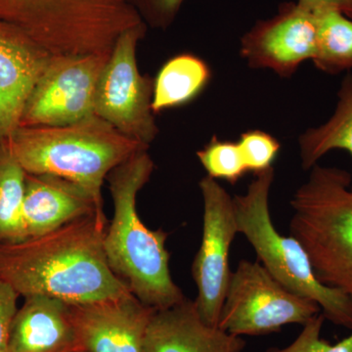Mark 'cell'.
<instances>
[{"mask_svg": "<svg viewBox=\"0 0 352 352\" xmlns=\"http://www.w3.org/2000/svg\"><path fill=\"white\" fill-rule=\"evenodd\" d=\"M296 3L310 12L336 10L352 19V0H298Z\"/></svg>", "mask_w": 352, "mask_h": 352, "instance_id": "484cf974", "label": "cell"}, {"mask_svg": "<svg viewBox=\"0 0 352 352\" xmlns=\"http://www.w3.org/2000/svg\"><path fill=\"white\" fill-rule=\"evenodd\" d=\"M298 146L303 170L314 168L333 150H344L352 157V74L340 85L337 106L330 119L303 132L298 138Z\"/></svg>", "mask_w": 352, "mask_h": 352, "instance_id": "ac0fdd59", "label": "cell"}, {"mask_svg": "<svg viewBox=\"0 0 352 352\" xmlns=\"http://www.w3.org/2000/svg\"><path fill=\"white\" fill-rule=\"evenodd\" d=\"M274 176V168L258 173L244 195L233 197L238 232L254 248L258 263L285 288L314 300L325 319L335 325L352 330L351 298L340 289L322 284L300 243L275 228L270 210Z\"/></svg>", "mask_w": 352, "mask_h": 352, "instance_id": "8992f818", "label": "cell"}, {"mask_svg": "<svg viewBox=\"0 0 352 352\" xmlns=\"http://www.w3.org/2000/svg\"><path fill=\"white\" fill-rule=\"evenodd\" d=\"M185 0H129L141 17L157 27L166 28L175 20Z\"/></svg>", "mask_w": 352, "mask_h": 352, "instance_id": "cb8c5ba5", "label": "cell"}, {"mask_svg": "<svg viewBox=\"0 0 352 352\" xmlns=\"http://www.w3.org/2000/svg\"><path fill=\"white\" fill-rule=\"evenodd\" d=\"M238 144L242 152L248 171L254 175L273 168L281 149V144L274 136L261 129L243 132Z\"/></svg>", "mask_w": 352, "mask_h": 352, "instance_id": "7402d4cb", "label": "cell"}, {"mask_svg": "<svg viewBox=\"0 0 352 352\" xmlns=\"http://www.w3.org/2000/svg\"><path fill=\"white\" fill-rule=\"evenodd\" d=\"M69 307L78 351L144 352L146 332L156 310L132 294Z\"/></svg>", "mask_w": 352, "mask_h": 352, "instance_id": "7c38bea8", "label": "cell"}, {"mask_svg": "<svg viewBox=\"0 0 352 352\" xmlns=\"http://www.w3.org/2000/svg\"><path fill=\"white\" fill-rule=\"evenodd\" d=\"M245 340L205 323L195 300L156 310L146 332L144 352H242Z\"/></svg>", "mask_w": 352, "mask_h": 352, "instance_id": "9a60e30c", "label": "cell"}, {"mask_svg": "<svg viewBox=\"0 0 352 352\" xmlns=\"http://www.w3.org/2000/svg\"><path fill=\"white\" fill-rule=\"evenodd\" d=\"M105 215L75 220L52 232L0 245V278L23 298L46 296L71 305L131 294L109 266Z\"/></svg>", "mask_w": 352, "mask_h": 352, "instance_id": "6da1fadb", "label": "cell"}, {"mask_svg": "<svg viewBox=\"0 0 352 352\" xmlns=\"http://www.w3.org/2000/svg\"><path fill=\"white\" fill-rule=\"evenodd\" d=\"M105 215L88 192L58 176L25 175L23 223L25 239L41 237L75 220Z\"/></svg>", "mask_w": 352, "mask_h": 352, "instance_id": "5bb4252c", "label": "cell"}, {"mask_svg": "<svg viewBox=\"0 0 352 352\" xmlns=\"http://www.w3.org/2000/svg\"><path fill=\"white\" fill-rule=\"evenodd\" d=\"M73 352H80V351H73Z\"/></svg>", "mask_w": 352, "mask_h": 352, "instance_id": "83f0119b", "label": "cell"}, {"mask_svg": "<svg viewBox=\"0 0 352 352\" xmlns=\"http://www.w3.org/2000/svg\"><path fill=\"white\" fill-rule=\"evenodd\" d=\"M212 78L208 65L190 53L176 55L163 65L154 80L153 113L182 107L205 90Z\"/></svg>", "mask_w": 352, "mask_h": 352, "instance_id": "e0dca14e", "label": "cell"}, {"mask_svg": "<svg viewBox=\"0 0 352 352\" xmlns=\"http://www.w3.org/2000/svg\"><path fill=\"white\" fill-rule=\"evenodd\" d=\"M204 203L203 234L200 249L192 265V275L198 289L195 300L201 318L219 327L220 312L231 273L229 252L238 232L233 197L217 180L210 176L200 183Z\"/></svg>", "mask_w": 352, "mask_h": 352, "instance_id": "9c48e42d", "label": "cell"}, {"mask_svg": "<svg viewBox=\"0 0 352 352\" xmlns=\"http://www.w3.org/2000/svg\"><path fill=\"white\" fill-rule=\"evenodd\" d=\"M154 166L147 150H141L109 173L113 217L106 228L104 250L111 270L132 295L153 309L163 310L185 296L171 278L168 234L148 228L136 210V197Z\"/></svg>", "mask_w": 352, "mask_h": 352, "instance_id": "7a4b0ae2", "label": "cell"}, {"mask_svg": "<svg viewBox=\"0 0 352 352\" xmlns=\"http://www.w3.org/2000/svg\"><path fill=\"white\" fill-rule=\"evenodd\" d=\"M145 23L122 32L102 71L94 97V113L127 138L149 147L157 126L152 111L154 80L141 75L136 61Z\"/></svg>", "mask_w": 352, "mask_h": 352, "instance_id": "ba28073f", "label": "cell"}, {"mask_svg": "<svg viewBox=\"0 0 352 352\" xmlns=\"http://www.w3.org/2000/svg\"><path fill=\"white\" fill-rule=\"evenodd\" d=\"M111 53L53 56L25 105L20 126H64L95 115L97 83Z\"/></svg>", "mask_w": 352, "mask_h": 352, "instance_id": "30bf717a", "label": "cell"}, {"mask_svg": "<svg viewBox=\"0 0 352 352\" xmlns=\"http://www.w3.org/2000/svg\"><path fill=\"white\" fill-rule=\"evenodd\" d=\"M52 57L24 32L0 21V140L20 126L27 102Z\"/></svg>", "mask_w": 352, "mask_h": 352, "instance_id": "4fadbf2b", "label": "cell"}, {"mask_svg": "<svg viewBox=\"0 0 352 352\" xmlns=\"http://www.w3.org/2000/svg\"><path fill=\"white\" fill-rule=\"evenodd\" d=\"M0 352H9V351H7V347H6V349H1V351H0Z\"/></svg>", "mask_w": 352, "mask_h": 352, "instance_id": "4316f807", "label": "cell"}, {"mask_svg": "<svg viewBox=\"0 0 352 352\" xmlns=\"http://www.w3.org/2000/svg\"><path fill=\"white\" fill-rule=\"evenodd\" d=\"M20 295L10 284L0 278V351L6 349L14 317L17 314Z\"/></svg>", "mask_w": 352, "mask_h": 352, "instance_id": "d4e9b609", "label": "cell"}, {"mask_svg": "<svg viewBox=\"0 0 352 352\" xmlns=\"http://www.w3.org/2000/svg\"><path fill=\"white\" fill-rule=\"evenodd\" d=\"M24 298V305L14 317L7 351H78L75 324L68 303L46 296H30Z\"/></svg>", "mask_w": 352, "mask_h": 352, "instance_id": "2e32d148", "label": "cell"}, {"mask_svg": "<svg viewBox=\"0 0 352 352\" xmlns=\"http://www.w3.org/2000/svg\"><path fill=\"white\" fill-rule=\"evenodd\" d=\"M310 298L289 291L258 261L242 259L231 273L219 327L232 335L263 336L320 314Z\"/></svg>", "mask_w": 352, "mask_h": 352, "instance_id": "52a82bcc", "label": "cell"}, {"mask_svg": "<svg viewBox=\"0 0 352 352\" xmlns=\"http://www.w3.org/2000/svg\"><path fill=\"white\" fill-rule=\"evenodd\" d=\"M25 171L0 140V245L25 241L23 223Z\"/></svg>", "mask_w": 352, "mask_h": 352, "instance_id": "d6986e66", "label": "cell"}, {"mask_svg": "<svg viewBox=\"0 0 352 352\" xmlns=\"http://www.w3.org/2000/svg\"><path fill=\"white\" fill-rule=\"evenodd\" d=\"M0 21L52 56L111 53L122 32L144 23L129 0H0Z\"/></svg>", "mask_w": 352, "mask_h": 352, "instance_id": "5b68a950", "label": "cell"}, {"mask_svg": "<svg viewBox=\"0 0 352 352\" xmlns=\"http://www.w3.org/2000/svg\"><path fill=\"white\" fill-rule=\"evenodd\" d=\"M291 200L289 232L307 252L317 279L352 300L351 175L315 164Z\"/></svg>", "mask_w": 352, "mask_h": 352, "instance_id": "277c9868", "label": "cell"}, {"mask_svg": "<svg viewBox=\"0 0 352 352\" xmlns=\"http://www.w3.org/2000/svg\"><path fill=\"white\" fill-rule=\"evenodd\" d=\"M318 41L314 66L319 71L338 75L352 69V19L336 10L315 12Z\"/></svg>", "mask_w": 352, "mask_h": 352, "instance_id": "ffe728a7", "label": "cell"}, {"mask_svg": "<svg viewBox=\"0 0 352 352\" xmlns=\"http://www.w3.org/2000/svg\"><path fill=\"white\" fill-rule=\"evenodd\" d=\"M6 142L25 173L76 183L102 208V187L109 173L148 150L96 115L69 126H19Z\"/></svg>", "mask_w": 352, "mask_h": 352, "instance_id": "3957f363", "label": "cell"}, {"mask_svg": "<svg viewBox=\"0 0 352 352\" xmlns=\"http://www.w3.org/2000/svg\"><path fill=\"white\" fill-rule=\"evenodd\" d=\"M324 320L323 314H317L303 325L302 332L288 346L272 347L266 352H352V333L335 344L322 339Z\"/></svg>", "mask_w": 352, "mask_h": 352, "instance_id": "603a6c76", "label": "cell"}, {"mask_svg": "<svg viewBox=\"0 0 352 352\" xmlns=\"http://www.w3.org/2000/svg\"><path fill=\"white\" fill-rule=\"evenodd\" d=\"M318 28L315 13L287 2L276 15L259 21L241 38L240 54L252 69H270L291 78L316 55Z\"/></svg>", "mask_w": 352, "mask_h": 352, "instance_id": "8fae6325", "label": "cell"}, {"mask_svg": "<svg viewBox=\"0 0 352 352\" xmlns=\"http://www.w3.org/2000/svg\"><path fill=\"white\" fill-rule=\"evenodd\" d=\"M199 161L214 179H222L235 185L249 171L238 142L222 140L212 136L203 149L197 152Z\"/></svg>", "mask_w": 352, "mask_h": 352, "instance_id": "44dd1931", "label": "cell"}]
</instances>
